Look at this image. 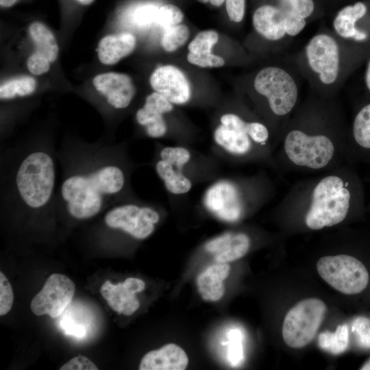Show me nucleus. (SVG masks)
<instances>
[{"instance_id":"1","label":"nucleus","mask_w":370,"mask_h":370,"mask_svg":"<svg viewBox=\"0 0 370 370\" xmlns=\"http://www.w3.org/2000/svg\"><path fill=\"white\" fill-rule=\"evenodd\" d=\"M124 152L121 145L65 139L57 149L62 178L56 211L81 221L125 201L128 179Z\"/></svg>"},{"instance_id":"2","label":"nucleus","mask_w":370,"mask_h":370,"mask_svg":"<svg viewBox=\"0 0 370 370\" xmlns=\"http://www.w3.org/2000/svg\"><path fill=\"white\" fill-rule=\"evenodd\" d=\"M348 127L332 99L311 97L291 117L273 155L283 173H319L345 163Z\"/></svg>"},{"instance_id":"3","label":"nucleus","mask_w":370,"mask_h":370,"mask_svg":"<svg viewBox=\"0 0 370 370\" xmlns=\"http://www.w3.org/2000/svg\"><path fill=\"white\" fill-rule=\"evenodd\" d=\"M361 177L354 164L345 163L295 182L276 211L283 219L296 221L309 230L340 225L365 209Z\"/></svg>"},{"instance_id":"4","label":"nucleus","mask_w":370,"mask_h":370,"mask_svg":"<svg viewBox=\"0 0 370 370\" xmlns=\"http://www.w3.org/2000/svg\"><path fill=\"white\" fill-rule=\"evenodd\" d=\"M0 157L3 209L29 214L56 211L58 158L52 139L3 145Z\"/></svg>"},{"instance_id":"5","label":"nucleus","mask_w":370,"mask_h":370,"mask_svg":"<svg viewBox=\"0 0 370 370\" xmlns=\"http://www.w3.org/2000/svg\"><path fill=\"white\" fill-rule=\"evenodd\" d=\"M254 88L264 99L275 151L286 125L299 106V89L295 78L285 68L269 66L262 69L254 80Z\"/></svg>"},{"instance_id":"6","label":"nucleus","mask_w":370,"mask_h":370,"mask_svg":"<svg viewBox=\"0 0 370 370\" xmlns=\"http://www.w3.org/2000/svg\"><path fill=\"white\" fill-rule=\"evenodd\" d=\"M214 132L215 143L241 160H264L274 166L275 148L267 123L247 120L235 113L223 114Z\"/></svg>"},{"instance_id":"7","label":"nucleus","mask_w":370,"mask_h":370,"mask_svg":"<svg viewBox=\"0 0 370 370\" xmlns=\"http://www.w3.org/2000/svg\"><path fill=\"white\" fill-rule=\"evenodd\" d=\"M308 72L319 85L318 96L332 99L342 71V52L337 38L329 33L315 34L304 51Z\"/></svg>"},{"instance_id":"8","label":"nucleus","mask_w":370,"mask_h":370,"mask_svg":"<svg viewBox=\"0 0 370 370\" xmlns=\"http://www.w3.org/2000/svg\"><path fill=\"white\" fill-rule=\"evenodd\" d=\"M327 310L325 304L317 298L303 299L286 314L282 325V337L292 348H301L316 336Z\"/></svg>"},{"instance_id":"9","label":"nucleus","mask_w":370,"mask_h":370,"mask_svg":"<svg viewBox=\"0 0 370 370\" xmlns=\"http://www.w3.org/2000/svg\"><path fill=\"white\" fill-rule=\"evenodd\" d=\"M321 278L336 291L346 295L360 293L369 283V273L356 258L347 254L325 256L317 263Z\"/></svg>"},{"instance_id":"10","label":"nucleus","mask_w":370,"mask_h":370,"mask_svg":"<svg viewBox=\"0 0 370 370\" xmlns=\"http://www.w3.org/2000/svg\"><path fill=\"white\" fill-rule=\"evenodd\" d=\"M103 221L108 229L121 231L137 240H144L154 232L160 214L151 206L128 201L108 208Z\"/></svg>"},{"instance_id":"11","label":"nucleus","mask_w":370,"mask_h":370,"mask_svg":"<svg viewBox=\"0 0 370 370\" xmlns=\"http://www.w3.org/2000/svg\"><path fill=\"white\" fill-rule=\"evenodd\" d=\"M255 30L267 40L276 41L298 35L306 25V19L293 16L278 5H263L252 17Z\"/></svg>"},{"instance_id":"12","label":"nucleus","mask_w":370,"mask_h":370,"mask_svg":"<svg viewBox=\"0 0 370 370\" xmlns=\"http://www.w3.org/2000/svg\"><path fill=\"white\" fill-rule=\"evenodd\" d=\"M75 286L66 275L53 273L47 280L43 288L32 299V312L51 318L59 317L69 305L74 296Z\"/></svg>"},{"instance_id":"13","label":"nucleus","mask_w":370,"mask_h":370,"mask_svg":"<svg viewBox=\"0 0 370 370\" xmlns=\"http://www.w3.org/2000/svg\"><path fill=\"white\" fill-rule=\"evenodd\" d=\"M92 84L96 90L104 97L107 104L114 110L127 108L136 94L131 77L124 73H101L93 78Z\"/></svg>"},{"instance_id":"14","label":"nucleus","mask_w":370,"mask_h":370,"mask_svg":"<svg viewBox=\"0 0 370 370\" xmlns=\"http://www.w3.org/2000/svg\"><path fill=\"white\" fill-rule=\"evenodd\" d=\"M346 156L348 163H370V102L360 108L348 127Z\"/></svg>"},{"instance_id":"15","label":"nucleus","mask_w":370,"mask_h":370,"mask_svg":"<svg viewBox=\"0 0 370 370\" xmlns=\"http://www.w3.org/2000/svg\"><path fill=\"white\" fill-rule=\"evenodd\" d=\"M150 84L171 103L184 104L191 95L190 83L183 72L172 65L158 67L151 75Z\"/></svg>"},{"instance_id":"16","label":"nucleus","mask_w":370,"mask_h":370,"mask_svg":"<svg viewBox=\"0 0 370 370\" xmlns=\"http://www.w3.org/2000/svg\"><path fill=\"white\" fill-rule=\"evenodd\" d=\"M172 110V103L158 92H153L146 97L143 106L136 112V120L145 127L149 137L161 138L167 131L163 115Z\"/></svg>"},{"instance_id":"17","label":"nucleus","mask_w":370,"mask_h":370,"mask_svg":"<svg viewBox=\"0 0 370 370\" xmlns=\"http://www.w3.org/2000/svg\"><path fill=\"white\" fill-rule=\"evenodd\" d=\"M250 236L243 232H229L206 243V250L213 254L216 262L229 263L247 254L250 249Z\"/></svg>"},{"instance_id":"18","label":"nucleus","mask_w":370,"mask_h":370,"mask_svg":"<svg viewBox=\"0 0 370 370\" xmlns=\"http://www.w3.org/2000/svg\"><path fill=\"white\" fill-rule=\"evenodd\" d=\"M186 352L178 345L169 343L149 351L142 358L140 370H184L188 365Z\"/></svg>"},{"instance_id":"19","label":"nucleus","mask_w":370,"mask_h":370,"mask_svg":"<svg viewBox=\"0 0 370 370\" xmlns=\"http://www.w3.org/2000/svg\"><path fill=\"white\" fill-rule=\"evenodd\" d=\"M230 266L228 263L212 264L204 269L197 278L198 292L206 301H217L225 294L224 280L228 277Z\"/></svg>"},{"instance_id":"20","label":"nucleus","mask_w":370,"mask_h":370,"mask_svg":"<svg viewBox=\"0 0 370 370\" xmlns=\"http://www.w3.org/2000/svg\"><path fill=\"white\" fill-rule=\"evenodd\" d=\"M136 39L127 32L104 36L99 42L97 56L106 65H112L130 55L135 49Z\"/></svg>"},{"instance_id":"21","label":"nucleus","mask_w":370,"mask_h":370,"mask_svg":"<svg viewBox=\"0 0 370 370\" xmlns=\"http://www.w3.org/2000/svg\"><path fill=\"white\" fill-rule=\"evenodd\" d=\"M100 293L108 306L119 314L130 316L140 307V302L127 282L112 284L106 280L101 285Z\"/></svg>"},{"instance_id":"22","label":"nucleus","mask_w":370,"mask_h":370,"mask_svg":"<svg viewBox=\"0 0 370 370\" xmlns=\"http://www.w3.org/2000/svg\"><path fill=\"white\" fill-rule=\"evenodd\" d=\"M367 11V6L362 2L342 8L333 21L334 31L337 36L358 42L367 40V33L356 27L357 21L366 14Z\"/></svg>"},{"instance_id":"23","label":"nucleus","mask_w":370,"mask_h":370,"mask_svg":"<svg viewBox=\"0 0 370 370\" xmlns=\"http://www.w3.org/2000/svg\"><path fill=\"white\" fill-rule=\"evenodd\" d=\"M156 171L163 181L166 189L173 195H183L191 189L192 183L182 171L169 162L159 159L155 165Z\"/></svg>"},{"instance_id":"24","label":"nucleus","mask_w":370,"mask_h":370,"mask_svg":"<svg viewBox=\"0 0 370 370\" xmlns=\"http://www.w3.org/2000/svg\"><path fill=\"white\" fill-rule=\"evenodd\" d=\"M29 33L35 43L37 51L47 57L51 62L58 56V45L51 31L41 22H34L29 27Z\"/></svg>"},{"instance_id":"25","label":"nucleus","mask_w":370,"mask_h":370,"mask_svg":"<svg viewBox=\"0 0 370 370\" xmlns=\"http://www.w3.org/2000/svg\"><path fill=\"white\" fill-rule=\"evenodd\" d=\"M318 345L324 351L338 355L349 345V330L346 324L338 325L335 332L325 331L318 337Z\"/></svg>"},{"instance_id":"26","label":"nucleus","mask_w":370,"mask_h":370,"mask_svg":"<svg viewBox=\"0 0 370 370\" xmlns=\"http://www.w3.org/2000/svg\"><path fill=\"white\" fill-rule=\"evenodd\" d=\"M36 88L35 79L30 76L18 77L3 83L0 86L1 100H10L32 95Z\"/></svg>"},{"instance_id":"27","label":"nucleus","mask_w":370,"mask_h":370,"mask_svg":"<svg viewBox=\"0 0 370 370\" xmlns=\"http://www.w3.org/2000/svg\"><path fill=\"white\" fill-rule=\"evenodd\" d=\"M189 29L183 24H178L163 29L161 45L167 52H173L184 45L189 37Z\"/></svg>"},{"instance_id":"28","label":"nucleus","mask_w":370,"mask_h":370,"mask_svg":"<svg viewBox=\"0 0 370 370\" xmlns=\"http://www.w3.org/2000/svg\"><path fill=\"white\" fill-rule=\"evenodd\" d=\"M219 34L214 30L199 32L188 45L189 52L194 54L211 53L212 47L217 43Z\"/></svg>"},{"instance_id":"29","label":"nucleus","mask_w":370,"mask_h":370,"mask_svg":"<svg viewBox=\"0 0 370 370\" xmlns=\"http://www.w3.org/2000/svg\"><path fill=\"white\" fill-rule=\"evenodd\" d=\"M190 151L182 147H165L160 151V159L169 162L182 171L190 160Z\"/></svg>"},{"instance_id":"30","label":"nucleus","mask_w":370,"mask_h":370,"mask_svg":"<svg viewBox=\"0 0 370 370\" xmlns=\"http://www.w3.org/2000/svg\"><path fill=\"white\" fill-rule=\"evenodd\" d=\"M184 18V14L177 6L166 4L159 7L156 24L163 29L180 24Z\"/></svg>"},{"instance_id":"31","label":"nucleus","mask_w":370,"mask_h":370,"mask_svg":"<svg viewBox=\"0 0 370 370\" xmlns=\"http://www.w3.org/2000/svg\"><path fill=\"white\" fill-rule=\"evenodd\" d=\"M278 6L298 18L306 19L314 11L312 0H278Z\"/></svg>"},{"instance_id":"32","label":"nucleus","mask_w":370,"mask_h":370,"mask_svg":"<svg viewBox=\"0 0 370 370\" xmlns=\"http://www.w3.org/2000/svg\"><path fill=\"white\" fill-rule=\"evenodd\" d=\"M352 332L358 345L364 349H370V319L358 317L352 322Z\"/></svg>"},{"instance_id":"33","label":"nucleus","mask_w":370,"mask_h":370,"mask_svg":"<svg viewBox=\"0 0 370 370\" xmlns=\"http://www.w3.org/2000/svg\"><path fill=\"white\" fill-rule=\"evenodd\" d=\"M230 343L228 349V359L232 366H238L243 358L241 343V333L238 330H232L229 333Z\"/></svg>"},{"instance_id":"34","label":"nucleus","mask_w":370,"mask_h":370,"mask_svg":"<svg viewBox=\"0 0 370 370\" xmlns=\"http://www.w3.org/2000/svg\"><path fill=\"white\" fill-rule=\"evenodd\" d=\"M14 294L11 284L2 272H0V315L7 314L12 308Z\"/></svg>"},{"instance_id":"35","label":"nucleus","mask_w":370,"mask_h":370,"mask_svg":"<svg viewBox=\"0 0 370 370\" xmlns=\"http://www.w3.org/2000/svg\"><path fill=\"white\" fill-rule=\"evenodd\" d=\"M188 61L194 65L201 67H221L224 65L225 60L223 58L211 53L202 54H194L190 52L187 56Z\"/></svg>"},{"instance_id":"36","label":"nucleus","mask_w":370,"mask_h":370,"mask_svg":"<svg viewBox=\"0 0 370 370\" xmlns=\"http://www.w3.org/2000/svg\"><path fill=\"white\" fill-rule=\"evenodd\" d=\"M159 7L153 4H146L138 8L134 14L135 23L141 27L156 23Z\"/></svg>"},{"instance_id":"37","label":"nucleus","mask_w":370,"mask_h":370,"mask_svg":"<svg viewBox=\"0 0 370 370\" xmlns=\"http://www.w3.org/2000/svg\"><path fill=\"white\" fill-rule=\"evenodd\" d=\"M50 60L40 52L36 51L29 57L27 65L34 75H39L47 73L50 69Z\"/></svg>"},{"instance_id":"38","label":"nucleus","mask_w":370,"mask_h":370,"mask_svg":"<svg viewBox=\"0 0 370 370\" xmlns=\"http://www.w3.org/2000/svg\"><path fill=\"white\" fill-rule=\"evenodd\" d=\"M225 8L230 21L240 23L245 12V0H225Z\"/></svg>"},{"instance_id":"39","label":"nucleus","mask_w":370,"mask_h":370,"mask_svg":"<svg viewBox=\"0 0 370 370\" xmlns=\"http://www.w3.org/2000/svg\"><path fill=\"white\" fill-rule=\"evenodd\" d=\"M97 366L88 358L78 356L71 358L60 370H97Z\"/></svg>"},{"instance_id":"40","label":"nucleus","mask_w":370,"mask_h":370,"mask_svg":"<svg viewBox=\"0 0 370 370\" xmlns=\"http://www.w3.org/2000/svg\"><path fill=\"white\" fill-rule=\"evenodd\" d=\"M60 325L64 333L67 335H71L81 338L84 337L86 334V329L84 325L75 323L69 317L62 319Z\"/></svg>"},{"instance_id":"41","label":"nucleus","mask_w":370,"mask_h":370,"mask_svg":"<svg viewBox=\"0 0 370 370\" xmlns=\"http://www.w3.org/2000/svg\"><path fill=\"white\" fill-rule=\"evenodd\" d=\"M199 2L202 3H210L211 5L219 7L221 6L225 0H198Z\"/></svg>"},{"instance_id":"42","label":"nucleus","mask_w":370,"mask_h":370,"mask_svg":"<svg viewBox=\"0 0 370 370\" xmlns=\"http://www.w3.org/2000/svg\"><path fill=\"white\" fill-rule=\"evenodd\" d=\"M17 1L18 0H0V5L3 8H9L15 4Z\"/></svg>"},{"instance_id":"43","label":"nucleus","mask_w":370,"mask_h":370,"mask_svg":"<svg viewBox=\"0 0 370 370\" xmlns=\"http://www.w3.org/2000/svg\"><path fill=\"white\" fill-rule=\"evenodd\" d=\"M365 82L367 88L370 90V61L368 63L366 75H365Z\"/></svg>"},{"instance_id":"44","label":"nucleus","mask_w":370,"mask_h":370,"mask_svg":"<svg viewBox=\"0 0 370 370\" xmlns=\"http://www.w3.org/2000/svg\"><path fill=\"white\" fill-rule=\"evenodd\" d=\"M361 370H370V358L360 368Z\"/></svg>"},{"instance_id":"45","label":"nucleus","mask_w":370,"mask_h":370,"mask_svg":"<svg viewBox=\"0 0 370 370\" xmlns=\"http://www.w3.org/2000/svg\"><path fill=\"white\" fill-rule=\"evenodd\" d=\"M79 3L82 5H90L95 0H77Z\"/></svg>"},{"instance_id":"46","label":"nucleus","mask_w":370,"mask_h":370,"mask_svg":"<svg viewBox=\"0 0 370 370\" xmlns=\"http://www.w3.org/2000/svg\"><path fill=\"white\" fill-rule=\"evenodd\" d=\"M369 209H370V201H369Z\"/></svg>"}]
</instances>
